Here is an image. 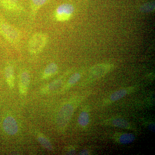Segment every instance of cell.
Wrapping results in <instances>:
<instances>
[{
	"label": "cell",
	"instance_id": "1",
	"mask_svg": "<svg viewBox=\"0 0 155 155\" xmlns=\"http://www.w3.org/2000/svg\"><path fill=\"white\" fill-rule=\"evenodd\" d=\"M48 36L43 32H37L33 35L28 42V51L32 54H37L41 52L48 42Z\"/></svg>",
	"mask_w": 155,
	"mask_h": 155
},
{
	"label": "cell",
	"instance_id": "2",
	"mask_svg": "<svg viewBox=\"0 0 155 155\" xmlns=\"http://www.w3.org/2000/svg\"><path fill=\"white\" fill-rule=\"evenodd\" d=\"M0 33L12 44L16 45L20 41L21 34L19 29L7 22L0 23Z\"/></svg>",
	"mask_w": 155,
	"mask_h": 155
},
{
	"label": "cell",
	"instance_id": "3",
	"mask_svg": "<svg viewBox=\"0 0 155 155\" xmlns=\"http://www.w3.org/2000/svg\"><path fill=\"white\" fill-rule=\"evenodd\" d=\"M74 107L72 104H67L61 108L58 116V124L60 127L64 128L67 126L73 115Z\"/></svg>",
	"mask_w": 155,
	"mask_h": 155
},
{
	"label": "cell",
	"instance_id": "4",
	"mask_svg": "<svg viewBox=\"0 0 155 155\" xmlns=\"http://www.w3.org/2000/svg\"><path fill=\"white\" fill-rule=\"evenodd\" d=\"M75 9L71 4H64L59 6L55 12L56 20L64 22L70 19L74 12Z\"/></svg>",
	"mask_w": 155,
	"mask_h": 155
},
{
	"label": "cell",
	"instance_id": "5",
	"mask_svg": "<svg viewBox=\"0 0 155 155\" xmlns=\"http://www.w3.org/2000/svg\"><path fill=\"white\" fill-rule=\"evenodd\" d=\"M2 127L4 131L9 135H14L18 132V126L17 121L12 116H7L4 119Z\"/></svg>",
	"mask_w": 155,
	"mask_h": 155
},
{
	"label": "cell",
	"instance_id": "6",
	"mask_svg": "<svg viewBox=\"0 0 155 155\" xmlns=\"http://www.w3.org/2000/svg\"><path fill=\"white\" fill-rule=\"evenodd\" d=\"M112 66L109 64H101L92 67L90 71V75L92 78L96 79L107 73L112 69Z\"/></svg>",
	"mask_w": 155,
	"mask_h": 155
},
{
	"label": "cell",
	"instance_id": "7",
	"mask_svg": "<svg viewBox=\"0 0 155 155\" xmlns=\"http://www.w3.org/2000/svg\"><path fill=\"white\" fill-rule=\"evenodd\" d=\"M30 82V76L29 72L24 71L19 76V92L22 94H25L28 91Z\"/></svg>",
	"mask_w": 155,
	"mask_h": 155
},
{
	"label": "cell",
	"instance_id": "8",
	"mask_svg": "<svg viewBox=\"0 0 155 155\" xmlns=\"http://www.w3.org/2000/svg\"><path fill=\"white\" fill-rule=\"evenodd\" d=\"M107 123L109 125L114 127L123 128V129L130 130L133 128L132 126L127 120L122 118H116L110 119L107 121Z\"/></svg>",
	"mask_w": 155,
	"mask_h": 155
},
{
	"label": "cell",
	"instance_id": "9",
	"mask_svg": "<svg viewBox=\"0 0 155 155\" xmlns=\"http://www.w3.org/2000/svg\"><path fill=\"white\" fill-rule=\"evenodd\" d=\"M133 88L121 89L114 92L110 96L109 100L111 102H115L121 99L133 91Z\"/></svg>",
	"mask_w": 155,
	"mask_h": 155
},
{
	"label": "cell",
	"instance_id": "10",
	"mask_svg": "<svg viewBox=\"0 0 155 155\" xmlns=\"http://www.w3.org/2000/svg\"><path fill=\"white\" fill-rule=\"evenodd\" d=\"M58 70V67L57 64L54 63H51L45 68L42 77L43 79H48L55 75Z\"/></svg>",
	"mask_w": 155,
	"mask_h": 155
},
{
	"label": "cell",
	"instance_id": "11",
	"mask_svg": "<svg viewBox=\"0 0 155 155\" xmlns=\"http://www.w3.org/2000/svg\"><path fill=\"white\" fill-rule=\"evenodd\" d=\"M135 136L131 133H123L116 136V140L119 143L123 144H129L135 140Z\"/></svg>",
	"mask_w": 155,
	"mask_h": 155
},
{
	"label": "cell",
	"instance_id": "12",
	"mask_svg": "<svg viewBox=\"0 0 155 155\" xmlns=\"http://www.w3.org/2000/svg\"><path fill=\"white\" fill-rule=\"evenodd\" d=\"M5 76L8 85L11 88L14 86V68L11 65H8L5 69Z\"/></svg>",
	"mask_w": 155,
	"mask_h": 155
},
{
	"label": "cell",
	"instance_id": "13",
	"mask_svg": "<svg viewBox=\"0 0 155 155\" xmlns=\"http://www.w3.org/2000/svg\"><path fill=\"white\" fill-rule=\"evenodd\" d=\"M5 8L11 11H18L20 8L19 0H1Z\"/></svg>",
	"mask_w": 155,
	"mask_h": 155
},
{
	"label": "cell",
	"instance_id": "14",
	"mask_svg": "<svg viewBox=\"0 0 155 155\" xmlns=\"http://www.w3.org/2000/svg\"><path fill=\"white\" fill-rule=\"evenodd\" d=\"M48 0H30L32 14L35 15L39 9L47 2Z\"/></svg>",
	"mask_w": 155,
	"mask_h": 155
},
{
	"label": "cell",
	"instance_id": "15",
	"mask_svg": "<svg viewBox=\"0 0 155 155\" xmlns=\"http://www.w3.org/2000/svg\"><path fill=\"white\" fill-rule=\"evenodd\" d=\"M90 117L88 112L86 110L82 111L78 116V124L82 127H86L89 123Z\"/></svg>",
	"mask_w": 155,
	"mask_h": 155
},
{
	"label": "cell",
	"instance_id": "16",
	"mask_svg": "<svg viewBox=\"0 0 155 155\" xmlns=\"http://www.w3.org/2000/svg\"><path fill=\"white\" fill-rule=\"evenodd\" d=\"M39 142L44 147L48 150L52 151L53 150V146L49 140L46 137L43 136H39L38 138Z\"/></svg>",
	"mask_w": 155,
	"mask_h": 155
},
{
	"label": "cell",
	"instance_id": "17",
	"mask_svg": "<svg viewBox=\"0 0 155 155\" xmlns=\"http://www.w3.org/2000/svg\"><path fill=\"white\" fill-rule=\"evenodd\" d=\"M63 81L61 79H57L54 81H53L47 87V90L48 91H54L57 89L61 87L62 85Z\"/></svg>",
	"mask_w": 155,
	"mask_h": 155
},
{
	"label": "cell",
	"instance_id": "18",
	"mask_svg": "<svg viewBox=\"0 0 155 155\" xmlns=\"http://www.w3.org/2000/svg\"><path fill=\"white\" fill-rule=\"evenodd\" d=\"M81 75L79 73L76 72L71 75L68 81V84L69 86H72L77 83L80 80Z\"/></svg>",
	"mask_w": 155,
	"mask_h": 155
},
{
	"label": "cell",
	"instance_id": "19",
	"mask_svg": "<svg viewBox=\"0 0 155 155\" xmlns=\"http://www.w3.org/2000/svg\"><path fill=\"white\" fill-rule=\"evenodd\" d=\"M154 5H150L148 7L147 6H144L141 8V11L143 12H150V11H153L154 9Z\"/></svg>",
	"mask_w": 155,
	"mask_h": 155
},
{
	"label": "cell",
	"instance_id": "20",
	"mask_svg": "<svg viewBox=\"0 0 155 155\" xmlns=\"http://www.w3.org/2000/svg\"><path fill=\"white\" fill-rule=\"evenodd\" d=\"M89 151L87 150H83L81 151L79 153V154L81 155H89Z\"/></svg>",
	"mask_w": 155,
	"mask_h": 155
}]
</instances>
